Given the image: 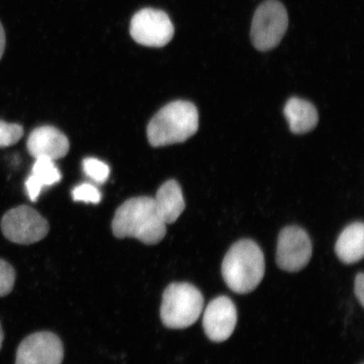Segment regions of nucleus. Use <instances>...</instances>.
Here are the masks:
<instances>
[{"label":"nucleus","mask_w":364,"mask_h":364,"mask_svg":"<svg viewBox=\"0 0 364 364\" xmlns=\"http://www.w3.org/2000/svg\"><path fill=\"white\" fill-rule=\"evenodd\" d=\"M117 238H135L145 245H156L165 238L166 225L159 216L154 199L134 198L122 204L113 218Z\"/></svg>","instance_id":"1"},{"label":"nucleus","mask_w":364,"mask_h":364,"mask_svg":"<svg viewBox=\"0 0 364 364\" xmlns=\"http://www.w3.org/2000/svg\"><path fill=\"white\" fill-rule=\"evenodd\" d=\"M221 269L223 279L233 292L247 294L261 284L265 274V258L254 240H240L228 250Z\"/></svg>","instance_id":"2"},{"label":"nucleus","mask_w":364,"mask_h":364,"mask_svg":"<svg viewBox=\"0 0 364 364\" xmlns=\"http://www.w3.org/2000/svg\"><path fill=\"white\" fill-rule=\"evenodd\" d=\"M199 116L192 102L176 101L167 104L154 116L147 127L153 147L183 143L198 130Z\"/></svg>","instance_id":"3"},{"label":"nucleus","mask_w":364,"mask_h":364,"mask_svg":"<svg viewBox=\"0 0 364 364\" xmlns=\"http://www.w3.org/2000/svg\"><path fill=\"white\" fill-rule=\"evenodd\" d=\"M204 299L199 289L188 283H173L163 294L161 318L170 329H185L201 316Z\"/></svg>","instance_id":"4"},{"label":"nucleus","mask_w":364,"mask_h":364,"mask_svg":"<svg viewBox=\"0 0 364 364\" xmlns=\"http://www.w3.org/2000/svg\"><path fill=\"white\" fill-rule=\"evenodd\" d=\"M289 26V16L284 4L277 0H267L255 13L250 38L254 47L267 52L277 47Z\"/></svg>","instance_id":"5"},{"label":"nucleus","mask_w":364,"mask_h":364,"mask_svg":"<svg viewBox=\"0 0 364 364\" xmlns=\"http://www.w3.org/2000/svg\"><path fill=\"white\" fill-rule=\"evenodd\" d=\"M1 230L6 238L19 245H31L46 237L49 231L47 220L34 208L22 205L4 215Z\"/></svg>","instance_id":"6"},{"label":"nucleus","mask_w":364,"mask_h":364,"mask_svg":"<svg viewBox=\"0 0 364 364\" xmlns=\"http://www.w3.org/2000/svg\"><path fill=\"white\" fill-rule=\"evenodd\" d=\"M175 29L166 12L143 9L132 18L130 33L136 43L151 48H162L169 43Z\"/></svg>","instance_id":"7"},{"label":"nucleus","mask_w":364,"mask_h":364,"mask_svg":"<svg viewBox=\"0 0 364 364\" xmlns=\"http://www.w3.org/2000/svg\"><path fill=\"white\" fill-rule=\"evenodd\" d=\"M312 249L311 238L306 230L298 226L286 227L277 240V266L285 272L301 271L311 261Z\"/></svg>","instance_id":"8"},{"label":"nucleus","mask_w":364,"mask_h":364,"mask_svg":"<svg viewBox=\"0 0 364 364\" xmlns=\"http://www.w3.org/2000/svg\"><path fill=\"white\" fill-rule=\"evenodd\" d=\"M63 346L52 332H36L21 341L16 364H62Z\"/></svg>","instance_id":"9"},{"label":"nucleus","mask_w":364,"mask_h":364,"mask_svg":"<svg viewBox=\"0 0 364 364\" xmlns=\"http://www.w3.org/2000/svg\"><path fill=\"white\" fill-rule=\"evenodd\" d=\"M237 323V309L227 296L213 299L205 309L203 326L205 334L215 343L229 339Z\"/></svg>","instance_id":"10"},{"label":"nucleus","mask_w":364,"mask_h":364,"mask_svg":"<svg viewBox=\"0 0 364 364\" xmlns=\"http://www.w3.org/2000/svg\"><path fill=\"white\" fill-rule=\"evenodd\" d=\"M27 150L36 159L47 158L56 161L66 156L70 142L65 134L52 126L39 127L30 134Z\"/></svg>","instance_id":"11"},{"label":"nucleus","mask_w":364,"mask_h":364,"mask_svg":"<svg viewBox=\"0 0 364 364\" xmlns=\"http://www.w3.org/2000/svg\"><path fill=\"white\" fill-rule=\"evenodd\" d=\"M154 199L159 215L166 225L173 224L178 220L186 207L181 186L175 180L165 182Z\"/></svg>","instance_id":"12"},{"label":"nucleus","mask_w":364,"mask_h":364,"mask_svg":"<svg viewBox=\"0 0 364 364\" xmlns=\"http://www.w3.org/2000/svg\"><path fill=\"white\" fill-rule=\"evenodd\" d=\"M335 252L341 262L354 264L363 260L364 255V225L355 222L346 227L335 245Z\"/></svg>","instance_id":"13"},{"label":"nucleus","mask_w":364,"mask_h":364,"mask_svg":"<svg viewBox=\"0 0 364 364\" xmlns=\"http://www.w3.org/2000/svg\"><path fill=\"white\" fill-rule=\"evenodd\" d=\"M284 115L290 130L295 134L309 133L318 124V112L314 105L306 100L293 97L284 107Z\"/></svg>","instance_id":"14"},{"label":"nucleus","mask_w":364,"mask_h":364,"mask_svg":"<svg viewBox=\"0 0 364 364\" xmlns=\"http://www.w3.org/2000/svg\"><path fill=\"white\" fill-rule=\"evenodd\" d=\"M62 178L61 173L51 159H36L33 171L26 181V190L31 202H36L45 186L58 183Z\"/></svg>","instance_id":"15"},{"label":"nucleus","mask_w":364,"mask_h":364,"mask_svg":"<svg viewBox=\"0 0 364 364\" xmlns=\"http://www.w3.org/2000/svg\"><path fill=\"white\" fill-rule=\"evenodd\" d=\"M85 175L97 183H104L110 175V168L102 161L95 158H86L83 161Z\"/></svg>","instance_id":"16"},{"label":"nucleus","mask_w":364,"mask_h":364,"mask_svg":"<svg viewBox=\"0 0 364 364\" xmlns=\"http://www.w3.org/2000/svg\"><path fill=\"white\" fill-rule=\"evenodd\" d=\"M24 134L23 127L16 124H8L0 120V148L12 146L19 142Z\"/></svg>","instance_id":"17"},{"label":"nucleus","mask_w":364,"mask_h":364,"mask_svg":"<svg viewBox=\"0 0 364 364\" xmlns=\"http://www.w3.org/2000/svg\"><path fill=\"white\" fill-rule=\"evenodd\" d=\"M73 198L76 202L97 204L101 202L102 194L95 186L89 183L80 184L73 190Z\"/></svg>","instance_id":"18"},{"label":"nucleus","mask_w":364,"mask_h":364,"mask_svg":"<svg viewBox=\"0 0 364 364\" xmlns=\"http://www.w3.org/2000/svg\"><path fill=\"white\" fill-rule=\"evenodd\" d=\"M16 281V272L10 264L0 259V297L10 294Z\"/></svg>","instance_id":"19"},{"label":"nucleus","mask_w":364,"mask_h":364,"mask_svg":"<svg viewBox=\"0 0 364 364\" xmlns=\"http://www.w3.org/2000/svg\"><path fill=\"white\" fill-rule=\"evenodd\" d=\"M354 294L356 295L359 303L364 306V274L359 272L354 280Z\"/></svg>","instance_id":"20"},{"label":"nucleus","mask_w":364,"mask_h":364,"mask_svg":"<svg viewBox=\"0 0 364 364\" xmlns=\"http://www.w3.org/2000/svg\"><path fill=\"white\" fill-rule=\"evenodd\" d=\"M6 31H4L2 23L0 22V59H1L3 57L4 49H6Z\"/></svg>","instance_id":"21"},{"label":"nucleus","mask_w":364,"mask_h":364,"mask_svg":"<svg viewBox=\"0 0 364 364\" xmlns=\"http://www.w3.org/2000/svg\"><path fill=\"white\" fill-rule=\"evenodd\" d=\"M3 341H4V332H3L1 324H0V349H1V348H2Z\"/></svg>","instance_id":"22"},{"label":"nucleus","mask_w":364,"mask_h":364,"mask_svg":"<svg viewBox=\"0 0 364 364\" xmlns=\"http://www.w3.org/2000/svg\"><path fill=\"white\" fill-rule=\"evenodd\" d=\"M362 364H363V363H362Z\"/></svg>","instance_id":"23"}]
</instances>
